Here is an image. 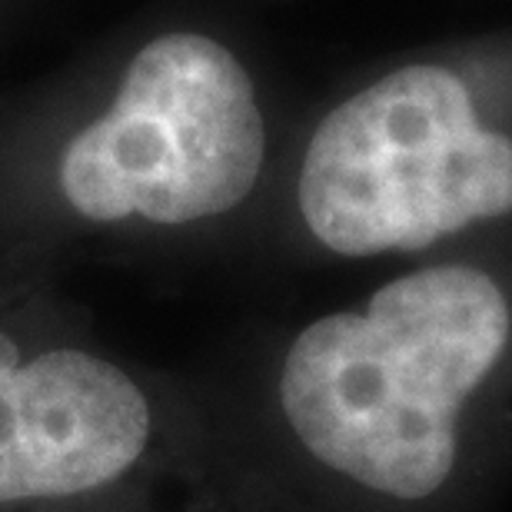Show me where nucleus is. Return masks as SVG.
I'll list each match as a JSON object with an SVG mask.
<instances>
[{"instance_id": "nucleus-1", "label": "nucleus", "mask_w": 512, "mask_h": 512, "mask_svg": "<svg viewBox=\"0 0 512 512\" xmlns=\"http://www.w3.org/2000/svg\"><path fill=\"white\" fill-rule=\"evenodd\" d=\"M509 340V306L486 273L436 266L386 283L360 313L296 333L276 403L296 446L333 476L426 499L456 466L459 409Z\"/></svg>"}, {"instance_id": "nucleus-2", "label": "nucleus", "mask_w": 512, "mask_h": 512, "mask_svg": "<svg viewBox=\"0 0 512 512\" xmlns=\"http://www.w3.org/2000/svg\"><path fill=\"white\" fill-rule=\"evenodd\" d=\"M296 203L326 250H419L512 210V143L479 127L466 84L403 67L316 127Z\"/></svg>"}, {"instance_id": "nucleus-3", "label": "nucleus", "mask_w": 512, "mask_h": 512, "mask_svg": "<svg viewBox=\"0 0 512 512\" xmlns=\"http://www.w3.org/2000/svg\"><path fill=\"white\" fill-rule=\"evenodd\" d=\"M266 124L243 64L203 34H163L130 60L117 97L64 143L54 187L90 227H187L250 197Z\"/></svg>"}]
</instances>
